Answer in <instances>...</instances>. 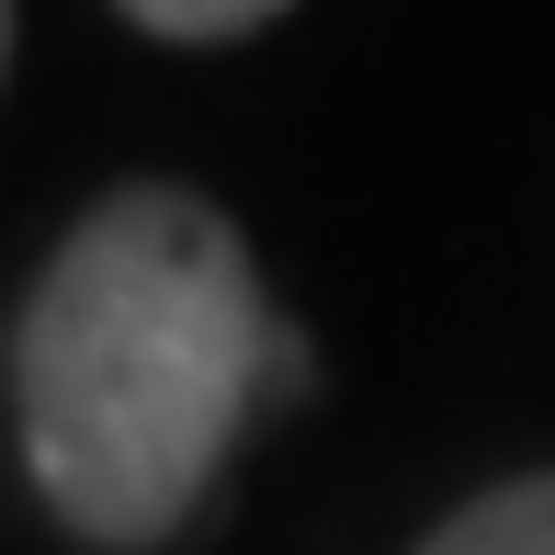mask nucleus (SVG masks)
<instances>
[{
  "mask_svg": "<svg viewBox=\"0 0 555 555\" xmlns=\"http://www.w3.org/2000/svg\"><path fill=\"white\" fill-rule=\"evenodd\" d=\"M0 68H12V0H0Z\"/></svg>",
  "mask_w": 555,
  "mask_h": 555,
  "instance_id": "4",
  "label": "nucleus"
},
{
  "mask_svg": "<svg viewBox=\"0 0 555 555\" xmlns=\"http://www.w3.org/2000/svg\"><path fill=\"white\" fill-rule=\"evenodd\" d=\"M409 555H555V465L476 488L465 511H442Z\"/></svg>",
  "mask_w": 555,
  "mask_h": 555,
  "instance_id": "2",
  "label": "nucleus"
},
{
  "mask_svg": "<svg viewBox=\"0 0 555 555\" xmlns=\"http://www.w3.org/2000/svg\"><path fill=\"white\" fill-rule=\"evenodd\" d=\"M137 35H170V46H238L261 23H284L295 0H114Z\"/></svg>",
  "mask_w": 555,
  "mask_h": 555,
  "instance_id": "3",
  "label": "nucleus"
},
{
  "mask_svg": "<svg viewBox=\"0 0 555 555\" xmlns=\"http://www.w3.org/2000/svg\"><path fill=\"white\" fill-rule=\"evenodd\" d=\"M307 386L227 205L114 182L46 249L12 318V442L35 499L103 555H147L205 511L261 409Z\"/></svg>",
  "mask_w": 555,
  "mask_h": 555,
  "instance_id": "1",
  "label": "nucleus"
}]
</instances>
